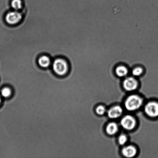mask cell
<instances>
[{"label":"cell","mask_w":158,"mask_h":158,"mask_svg":"<svg viewBox=\"0 0 158 158\" xmlns=\"http://www.w3.org/2000/svg\"><path fill=\"white\" fill-rule=\"evenodd\" d=\"M52 70L56 75L63 77L67 75L70 66L67 60L62 57H57L52 61Z\"/></svg>","instance_id":"obj_1"},{"label":"cell","mask_w":158,"mask_h":158,"mask_svg":"<svg viewBox=\"0 0 158 158\" xmlns=\"http://www.w3.org/2000/svg\"><path fill=\"white\" fill-rule=\"evenodd\" d=\"M23 19V14L20 11L13 10L7 12L5 16L6 23L11 26H17Z\"/></svg>","instance_id":"obj_2"},{"label":"cell","mask_w":158,"mask_h":158,"mask_svg":"<svg viewBox=\"0 0 158 158\" xmlns=\"http://www.w3.org/2000/svg\"><path fill=\"white\" fill-rule=\"evenodd\" d=\"M143 100L140 96L131 95L126 99L125 102V107L128 110H136L141 106Z\"/></svg>","instance_id":"obj_3"},{"label":"cell","mask_w":158,"mask_h":158,"mask_svg":"<svg viewBox=\"0 0 158 158\" xmlns=\"http://www.w3.org/2000/svg\"><path fill=\"white\" fill-rule=\"evenodd\" d=\"M145 111L147 115L152 118L158 117V103L151 102L148 103L145 106Z\"/></svg>","instance_id":"obj_4"},{"label":"cell","mask_w":158,"mask_h":158,"mask_svg":"<svg viewBox=\"0 0 158 158\" xmlns=\"http://www.w3.org/2000/svg\"><path fill=\"white\" fill-rule=\"evenodd\" d=\"M122 126L124 128L128 131L134 129L136 125L135 119L131 115H126L122 119Z\"/></svg>","instance_id":"obj_5"},{"label":"cell","mask_w":158,"mask_h":158,"mask_svg":"<svg viewBox=\"0 0 158 158\" xmlns=\"http://www.w3.org/2000/svg\"><path fill=\"white\" fill-rule=\"evenodd\" d=\"M52 59L50 57L46 54L39 56L36 60V63L40 68L43 69H46L52 65Z\"/></svg>","instance_id":"obj_6"},{"label":"cell","mask_w":158,"mask_h":158,"mask_svg":"<svg viewBox=\"0 0 158 158\" xmlns=\"http://www.w3.org/2000/svg\"><path fill=\"white\" fill-rule=\"evenodd\" d=\"M124 88L126 91H133L137 89L138 83L137 80L133 77H128L124 81Z\"/></svg>","instance_id":"obj_7"},{"label":"cell","mask_w":158,"mask_h":158,"mask_svg":"<svg viewBox=\"0 0 158 158\" xmlns=\"http://www.w3.org/2000/svg\"><path fill=\"white\" fill-rule=\"evenodd\" d=\"M123 110L121 107L116 106L113 107L108 111V116L111 119H116L120 117L123 114Z\"/></svg>","instance_id":"obj_8"},{"label":"cell","mask_w":158,"mask_h":158,"mask_svg":"<svg viewBox=\"0 0 158 158\" xmlns=\"http://www.w3.org/2000/svg\"><path fill=\"white\" fill-rule=\"evenodd\" d=\"M137 152L136 148L131 145L125 147L122 150V153L123 155L128 158L134 157L137 154Z\"/></svg>","instance_id":"obj_9"},{"label":"cell","mask_w":158,"mask_h":158,"mask_svg":"<svg viewBox=\"0 0 158 158\" xmlns=\"http://www.w3.org/2000/svg\"><path fill=\"white\" fill-rule=\"evenodd\" d=\"M118 131V126L117 124L114 122H111L108 124L106 128L107 133L109 135H113Z\"/></svg>","instance_id":"obj_10"},{"label":"cell","mask_w":158,"mask_h":158,"mask_svg":"<svg viewBox=\"0 0 158 158\" xmlns=\"http://www.w3.org/2000/svg\"><path fill=\"white\" fill-rule=\"evenodd\" d=\"M11 6L13 10L20 11L24 7V4L22 0H12Z\"/></svg>","instance_id":"obj_11"},{"label":"cell","mask_w":158,"mask_h":158,"mask_svg":"<svg viewBox=\"0 0 158 158\" xmlns=\"http://www.w3.org/2000/svg\"><path fill=\"white\" fill-rule=\"evenodd\" d=\"M116 73L119 77H124L127 75L128 69L125 66H118L116 69Z\"/></svg>","instance_id":"obj_12"},{"label":"cell","mask_w":158,"mask_h":158,"mask_svg":"<svg viewBox=\"0 0 158 158\" xmlns=\"http://www.w3.org/2000/svg\"><path fill=\"white\" fill-rule=\"evenodd\" d=\"M2 96L5 98H8L12 96V90L11 88L6 87L3 88L1 91Z\"/></svg>","instance_id":"obj_13"},{"label":"cell","mask_w":158,"mask_h":158,"mask_svg":"<svg viewBox=\"0 0 158 158\" xmlns=\"http://www.w3.org/2000/svg\"><path fill=\"white\" fill-rule=\"evenodd\" d=\"M96 112L99 115H103L106 112V108H105L104 106H102V105H100V106L97 107L96 109Z\"/></svg>","instance_id":"obj_14"},{"label":"cell","mask_w":158,"mask_h":158,"mask_svg":"<svg viewBox=\"0 0 158 158\" xmlns=\"http://www.w3.org/2000/svg\"><path fill=\"white\" fill-rule=\"evenodd\" d=\"M127 141V138L126 135L122 134L118 138V142L121 145L125 144Z\"/></svg>","instance_id":"obj_15"},{"label":"cell","mask_w":158,"mask_h":158,"mask_svg":"<svg viewBox=\"0 0 158 158\" xmlns=\"http://www.w3.org/2000/svg\"><path fill=\"white\" fill-rule=\"evenodd\" d=\"M143 73V69L140 67H137L135 68L133 70V75L135 76H139Z\"/></svg>","instance_id":"obj_16"},{"label":"cell","mask_w":158,"mask_h":158,"mask_svg":"<svg viewBox=\"0 0 158 158\" xmlns=\"http://www.w3.org/2000/svg\"><path fill=\"white\" fill-rule=\"evenodd\" d=\"M1 98H0V104H1Z\"/></svg>","instance_id":"obj_17"}]
</instances>
